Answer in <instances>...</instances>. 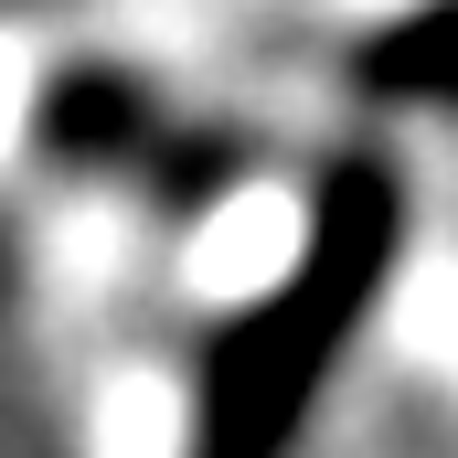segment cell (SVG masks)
<instances>
[{"instance_id": "1", "label": "cell", "mask_w": 458, "mask_h": 458, "mask_svg": "<svg viewBox=\"0 0 458 458\" xmlns=\"http://www.w3.org/2000/svg\"><path fill=\"white\" fill-rule=\"evenodd\" d=\"M405 256V192L384 160H342L310 203V225L288 245V267L245 299L214 362H203V405H192V458H288L310 437L320 394L342 384L362 320L384 310Z\"/></svg>"}]
</instances>
